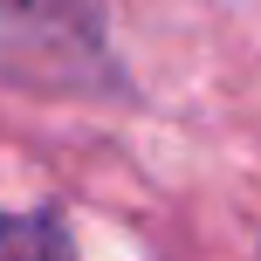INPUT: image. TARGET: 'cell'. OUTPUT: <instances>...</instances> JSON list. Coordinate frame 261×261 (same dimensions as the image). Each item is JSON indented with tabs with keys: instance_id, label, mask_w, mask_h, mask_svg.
<instances>
[{
	"instance_id": "1",
	"label": "cell",
	"mask_w": 261,
	"mask_h": 261,
	"mask_svg": "<svg viewBox=\"0 0 261 261\" xmlns=\"http://www.w3.org/2000/svg\"><path fill=\"white\" fill-rule=\"evenodd\" d=\"M0 83L35 96H117L103 0H0Z\"/></svg>"
},
{
	"instance_id": "2",
	"label": "cell",
	"mask_w": 261,
	"mask_h": 261,
	"mask_svg": "<svg viewBox=\"0 0 261 261\" xmlns=\"http://www.w3.org/2000/svg\"><path fill=\"white\" fill-rule=\"evenodd\" d=\"M76 241H69V227L55 220V213H35V220H14V213H0V254H69Z\"/></svg>"
}]
</instances>
